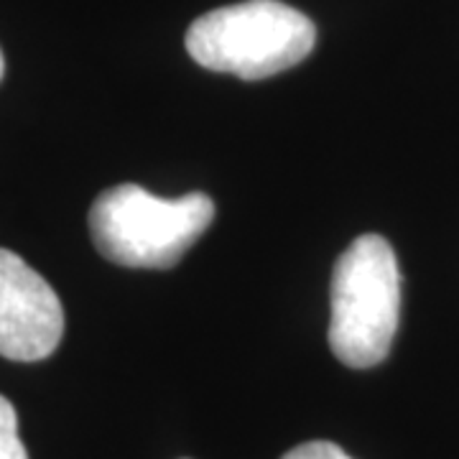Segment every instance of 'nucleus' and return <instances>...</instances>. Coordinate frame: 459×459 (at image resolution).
Returning a JSON list of instances; mask_svg holds the SVG:
<instances>
[{"mask_svg": "<svg viewBox=\"0 0 459 459\" xmlns=\"http://www.w3.org/2000/svg\"><path fill=\"white\" fill-rule=\"evenodd\" d=\"M0 459H29L18 437L16 409L5 395H0Z\"/></svg>", "mask_w": 459, "mask_h": 459, "instance_id": "5", "label": "nucleus"}, {"mask_svg": "<svg viewBox=\"0 0 459 459\" xmlns=\"http://www.w3.org/2000/svg\"><path fill=\"white\" fill-rule=\"evenodd\" d=\"M214 202L202 192L161 199L138 184L105 189L90 210L100 255L126 268H174L212 225Z\"/></svg>", "mask_w": 459, "mask_h": 459, "instance_id": "2", "label": "nucleus"}, {"mask_svg": "<svg viewBox=\"0 0 459 459\" xmlns=\"http://www.w3.org/2000/svg\"><path fill=\"white\" fill-rule=\"evenodd\" d=\"M316 29L281 0H246L199 16L186 31L189 56L212 72L265 80L304 62Z\"/></svg>", "mask_w": 459, "mask_h": 459, "instance_id": "1", "label": "nucleus"}, {"mask_svg": "<svg viewBox=\"0 0 459 459\" xmlns=\"http://www.w3.org/2000/svg\"><path fill=\"white\" fill-rule=\"evenodd\" d=\"M281 459H352L340 444L332 442H307L294 446Z\"/></svg>", "mask_w": 459, "mask_h": 459, "instance_id": "6", "label": "nucleus"}, {"mask_svg": "<svg viewBox=\"0 0 459 459\" xmlns=\"http://www.w3.org/2000/svg\"><path fill=\"white\" fill-rule=\"evenodd\" d=\"M401 314V271L391 243L368 232L340 255L332 276L329 347L347 368H373L391 352Z\"/></svg>", "mask_w": 459, "mask_h": 459, "instance_id": "3", "label": "nucleus"}, {"mask_svg": "<svg viewBox=\"0 0 459 459\" xmlns=\"http://www.w3.org/2000/svg\"><path fill=\"white\" fill-rule=\"evenodd\" d=\"M62 334L65 309L49 281L0 247V355L16 362L44 360Z\"/></svg>", "mask_w": 459, "mask_h": 459, "instance_id": "4", "label": "nucleus"}, {"mask_svg": "<svg viewBox=\"0 0 459 459\" xmlns=\"http://www.w3.org/2000/svg\"><path fill=\"white\" fill-rule=\"evenodd\" d=\"M3 74H5V59H3V51H0V80H3Z\"/></svg>", "mask_w": 459, "mask_h": 459, "instance_id": "7", "label": "nucleus"}]
</instances>
